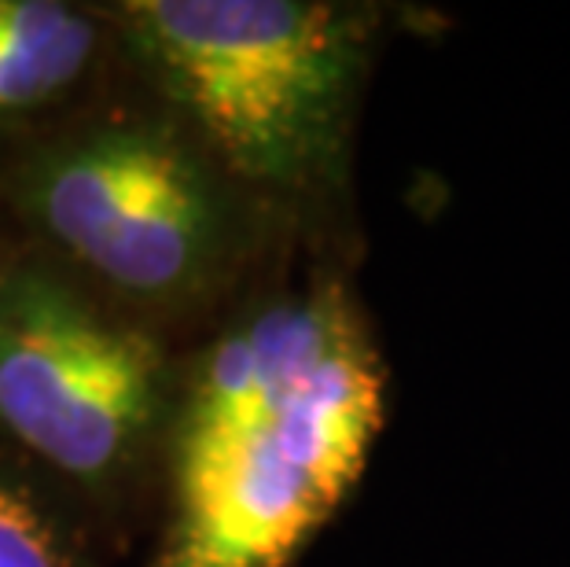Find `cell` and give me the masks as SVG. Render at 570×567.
I'll return each mask as SVG.
<instances>
[{
  "instance_id": "3957f363",
  "label": "cell",
  "mask_w": 570,
  "mask_h": 567,
  "mask_svg": "<svg viewBox=\"0 0 570 567\" xmlns=\"http://www.w3.org/2000/svg\"><path fill=\"white\" fill-rule=\"evenodd\" d=\"M129 75L185 115L306 258L354 251V140L391 8L100 0Z\"/></svg>"
},
{
  "instance_id": "6da1fadb",
  "label": "cell",
  "mask_w": 570,
  "mask_h": 567,
  "mask_svg": "<svg viewBox=\"0 0 570 567\" xmlns=\"http://www.w3.org/2000/svg\"><path fill=\"white\" fill-rule=\"evenodd\" d=\"M386 372L346 262L298 258L185 346L137 567H291L357 490Z\"/></svg>"
},
{
  "instance_id": "5b68a950",
  "label": "cell",
  "mask_w": 570,
  "mask_h": 567,
  "mask_svg": "<svg viewBox=\"0 0 570 567\" xmlns=\"http://www.w3.org/2000/svg\"><path fill=\"white\" fill-rule=\"evenodd\" d=\"M126 75L100 0H0V166Z\"/></svg>"
},
{
  "instance_id": "8992f818",
  "label": "cell",
  "mask_w": 570,
  "mask_h": 567,
  "mask_svg": "<svg viewBox=\"0 0 570 567\" xmlns=\"http://www.w3.org/2000/svg\"><path fill=\"white\" fill-rule=\"evenodd\" d=\"M0 567H115V549L67 498L0 450Z\"/></svg>"
},
{
  "instance_id": "277c9868",
  "label": "cell",
  "mask_w": 570,
  "mask_h": 567,
  "mask_svg": "<svg viewBox=\"0 0 570 567\" xmlns=\"http://www.w3.org/2000/svg\"><path fill=\"white\" fill-rule=\"evenodd\" d=\"M180 354L0 236V450L126 549L159 524Z\"/></svg>"
},
{
  "instance_id": "7a4b0ae2",
  "label": "cell",
  "mask_w": 570,
  "mask_h": 567,
  "mask_svg": "<svg viewBox=\"0 0 570 567\" xmlns=\"http://www.w3.org/2000/svg\"><path fill=\"white\" fill-rule=\"evenodd\" d=\"M0 236L177 346L306 258L132 75L0 166Z\"/></svg>"
}]
</instances>
